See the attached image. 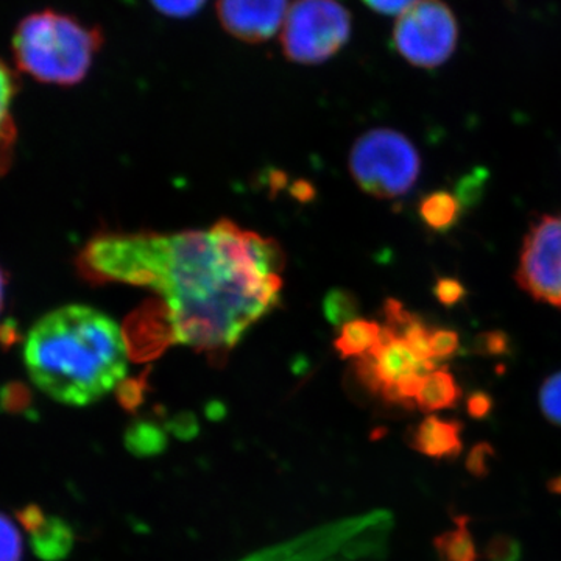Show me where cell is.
<instances>
[{
	"instance_id": "cell-22",
	"label": "cell",
	"mask_w": 561,
	"mask_h": 561,
	"mask_svg": "<svg viewBox=\"0 0 561 561\" xmlns=\"http://www.w3.org/2000/svg\"><path fill=\"white\" fill-rule=\"evenodd\" d=\"M486 173L472 172L463 176L457 186L456 197L463 208H471L474 203L481 201L483 186H485Z\"/></svg>"
},
{
	"instance_id": "cell-4",
	"label": "cell",
	"mask_w": 561,
	"mask_h": 561,
	"mask_svg": "<svg viewBox=\"0 0 561 561\" xmlns=\"http://www.w3.org/2000/svg\"><path fill=\"white\" fill-rule=\"evenodd\" d=\"M350 171L362 191L379 201H391L415 186L421 158L408 136L391 128H375L354 142Z\"/></svg>"
},
{
	"instance_id": "cell-32",
	"label": "cell",
	"mask_w": 561,
	"mask_h": 561,
	"mask_svg": "<svg viewBox=\"0 0 561 561\" xmlns=\"http://www.w3.org/2000/svg\"><path fill=\"white\" fill-rule=\"evenodd\" d=\"M548 489L553 494H561V474L556 476V478L548 482Z\"/></svg>"
},
{
	"instance_id": "cell-27",
	"label": "cell",
	"mask_w": 561,
	"mask_h": 561,
	"mask_svg": "<svg viewBox=\"0 0 561 561\" xmlns=\"http://www.w3.org/2000/svg\"><path fill=\"white\" fill-rule=\"evenodd\" d=\"M144 390H146V383L144 382H122L119 389H117V398H119L122 408L127 409L128 412L136 411L142 404Z\"/></svg>"
},
{
	"instance_id": "cell-2",
	"label": "cell",
	"mask_w": 561,
	"mask_h": 561,
	"mask_svg": "<svg viewBox=\"0 0 561 561\" xmlns=\"http://www.w3.org/2000/svg\"><path fill=\"white\" fill-rule=\"evenodd\" d=\"M130 351L111 317L91 306L69 305L33 324L22 354L32 382L43 393L83 408L124 382Z\"/></svg>"
},
{
	"instance_id": "cell-26",
	"label": "cell",
	"mask_w": 561,
	"mask_h": 561,
	"mask_svg": "<svg viewBox=\"0 0 561 561\" xmlns=\"http://www.w3.org/2000/svg\"><path fill=\"white\" fill-rule=\"evenodd\" d=\"M511 350V339L501 331H490L479 335L478 353L486 354V356H502Z\"/></svg>"
},
{
	"instance_id": "cell-29",
	"label": "cell",
	"mask_w": 561,
	"mask_h": 561,
	"mask_svg": "<svg viewBox=\"0 0 561 561\" xmlns=\"http://www.w3.org/2000/svg\"><path fill=\"white\" fill-rule=\"evenodd\" d=\"M371 10L381 14H402L419 0H364Z\"/></svg>"
},
{
	"instance_id": "cell-16",
	"label": "cell",
	"mask_w": 561,
	"mask_h": 561,
	"mask_svg": "<svg viewBox=\"0 0 561 561\" xmlns=\"http://www.w3.org/2000/svg\"><path fill=\"white\" fill-rule=\"evenodd\" d=\"M382 327L376 321L356 319L351 320L343 327L341 337L337 339L339 353L343 357H359L365 356L379 341Z\"/></svg>"
},
{
	"instance_id": "cell-7",
	"label": "cell",
	"mask_w": 561,
	"mask_h": 561,
	"mask_svg": "<svg viewBox=\"0 0 561 561\" xmlns=\"http://www.w3.org/2000/svg\"><path fill=\"white\" fill-rule=\"evenodd\" d=\"M393 43L402 58L416 68L445 65L459 43V24L440 0H419L394 25Z\"/></svg>"
},
{
	"instance_id": "cell-12",
	"label": "cell",
	"mask_w": 561,
	"mask_h": 561,
	"mask_svg": "<svg viewBox=\"0 0 561 561\" xmlns=\"http://www.w3.org/2000/svg\"><path fill=\"white\" fill-rule=\"evenodd\" d=\"M20 88L16 72L0 58V176L7 175L13 164L18 128L11 110Z\"/></svg>"
},
{
	"instance_id": "cell-9",
	"label": "cell",
	"mask_w": 561,
	"mask_h": 561,
	"mask_svg": "<svg viewBox=\"0 0 561 561\" xmlns=\"http://www.w3.org/2000/svg\"><path fill=\"white\" fill-rule=\"evenodd\" d=\"M287 0H217L225 31L245 43H265L278 33L287 16Z\"/></svg>"
},
{
	"instance_id": "cell-31",
	"label": "cell",
	"mask_w": 561,
	"mask_h": 561,
	"mask_svg": "<svg viewBox=\"0 0 561 561\" xmlns=\"http://www.w3.org/2000/svg\"><path fill=\"white\" fill-rule=\"evenodd\" d=\"M5 290H7V273L0 267V312L3 309V302H5Z\"/></svg>"
},
{
	"instance_id": "cell-30",
	"label": "cell",
	"mask_w": 561,
	"mask_h": 561,
	"mask_svg": "<svg viewBox=\"0 0 561 561\" xmlns=\"http://www.w3.org/2000/svg\"><path fill=\"white\" fill-rule=\"evenodd\" d=\"M168 430L172 431L176 437L180 438H192L197 435L198 424L191 413H183V415L176 416L171 423L168 424Z\"/></svg>"
},
{
	"instance_id": "cell-25",
	"label": "cell",
	"mask_w": 561,
	"mask_h": 561,
	"mask_svg": "<svg viewBox=\"0 0 561 561\" xmlns=\"http://www.w3.org/2000/svg\"><path fill=\"white\" fill-rule=\"evenodd\" d=\"M206 0H151L154 9L165 16L190 18L205 5Z\"/></svg>"
},
{
	"instance_id": "cell-3",
	"label": "cell",
	"mask_w": 561,
	"mask_h": 561,
	"mask_svg": "<svg viewBox=\"0 0 561 561\" xmlns=\"http://www.w3.org/2000/svg\"><path fill=\"white\" fill-rule=\"evenodd\" d=\"M105 35L76 16L51 9L28 14L13 33L18 69L32 79L57 87H76L90 72Z\"/></svg>"
},
{
	"instance_id": "cell-18",
	"label": "cell",
	"mask_w": 561,
	"mask_h": 561,
	"mask_svg": "<svg viewBox=\"0 0 561 561\" xmlns=\"http://www.w3.org/2000/svg\"><path fill=\"white\" fill-rule=\"evenodd\" d=\"M538 405L549 423L561 427V371L545 379L538 391Z\"/></svg>"
},
{
	"instance_id": "cell-20",
	"label": "cell",
	"mask_w": 561,
	"mask_h": 561,
	"mask_svg": "<svg viewBox=\"0 0 561 561\" xmlns=\"http://www.w3.org/2000/svg\"><path fill=\"white\" fill-rule=\"evenodd\" d=\"M483 557L486 561H522L523 546L512 535H494L486 545Z\"/></svg>"
},
{
	"instance_id": "cell-15",
	"label": "cell",
	"mask_w": 561,
	"mask_h": 561,
	"mask_svg": "<svg viewBox=\"0 0 561 561\" xmlns=\"http://www.w3.org/2000/svg\"><path fill=\"white\" fill-rule=\"evenodd\" d=\"M463 206L456 194L448 191H435L420 202L421 220L432 231L446 232L459 221Z\"/></svg>"
},
{
	"instance_id": "cell-1",
	"label": "cell",
	"mask_w": 561,
	"mask_h": 561,
	"mask_svg": "<svg viewBox=\"0 0 561 561\" xmlns=\"http://www.w3.org/2000/svg\"><path fill=\"white\" fill-rule=\"evenodd\" d=\"M283 262L275 241L220 220L208 230L95 236L77 268L90 283L157 291L171 342L225 353L275 308Z\"/></svg>"
},
{
	"instance_id": "cell-19",
	"label": "cell",
	"mask_w": 561,
	"mask_h": 561,
	"mask_svg": "<svg viewBox=\"0 0 561 561\" xmlns=\"http://www.w3.org/2000/svg\"><path fill=\"white\" fill-rule=\"evenodd\" d=\"M24 542L16 524L0 512V561H22Z\"/></svg>"
},
{
	"instance_id": "cell-11",
	"label": "cell",
	"mask_w": 561,
	"mask_h": 561,
	"mask_svg": "<svg viewBox=\"0 0 561 561\" xmlns=\"http://www.w3.org/2000/svg\"><path fill=\"white\" fill-rule=\"evenodd\" d=\"M460 421L430 415L408 432L409 446L413 451L434 460L456 459L463 449Z\"/></svg>"
},
{
	"instance_id": "cell-13",
	"label": "cell",
	"mask_w": 561,
	"mask_h": 561,
	"mask_svg": "<svg viewBox=\"0 0 561 561\" xmlns=\"http://www.w3.org/2000/svg\"><path fill=\"white\" fill-rule=\"evenodd\" d=\"M461 400V389L449 368H435L421 382L416 394V408L424 413L448 411Z\"/></svg>"
},
{
	"instance_id": "cell-17",
	"label": "cell",
	"mask_w": 561,
	"mask_h": 561,
	"mask_svg": "<svg viewBox=\"0 0 561 561\" xmlns=\"http://www.w3.org/2000/svg\"><path fill=\"white\" fill-rule=\"evenodd\" d=\"M125 448L136 457L160 456L168 448V435L160 424L135 421L125 431Z\"/></svg>"
},
{
	"instance_id": "cell-23",
	"label": "cell",
	"mask_w": 561,
	"mask_h": 561,
	"mask_svg": "<svg viewBox=\"0 0 561 561\" xmlns=\"http://www.w3.org/2000/svg\"><path fill=\"white\" fill-rule=\"evenodd\" d=\"M494 460V448L490 443L482 442L478 443L474 448L471 449L467 457V470L474 478H485L489 476L491 465Z\"/></svg>"
},
{
	"instance_id": "cell-14",
	"label": "cell",
	"mask_w": 561,
	"mask_h": 561,
	"mask_svg": "<svg viewBox=\"0 0 561 561\" xmlns=\"http://www.w3.org/2000/svg\"><path fill=\"white\" fill-rule=\"evenodd\" d=\"M454 529L445 530L434 540L438 561H482L474 537L468 529L467 516H457Z\"/></svg>"
},
{
	"instance_id": "cell-8",
	"label": "cell",
	"mask_w": 561,
	"mask_h": 561,
	"mask_svg": "<svg viewBox=\"0 0 561 561\" xmlns=\"http://www.w3.org/2000/svg\"><path fill=\"white\" fill-rule=\"evenodd\" d=\"M515 280L535 301L561 309V214H548L524 236Z\"/></svg>"
},
{
	"instance_id": "cell-24",
	"label": "cell",
	"mask_w": 561,
	"mask_h": 561,
	"mask_svg": "<svg viewBox=\"0 0 561 561\" xmlns=\"http://www.w3.org/2000/svg\"><path fill=\"white\" fill-rule=\"evenodd\" d=\"M434 294L438 302H442L446 308H453V306L463 301V298L467 297V289L459 279L445 276L435 284Z\"/></svg>"
},
{
	"instance_id": "cell-21",
	"label": "cell",
	"mask_w": 561,
	"mask_h": 561,
	"mask_svg": "<svg viewBox=\"0 0 561 561\" xmlns=\"http://www.w3.org/2000/svg\"><path fill=\"white\" fill-rule=\"evenodd\" d=\"M460 350L459 332L446 330V328H437L431 330V351L432 359L435 362L451 359L454 354Z\"/></svg>"
},
{
	"instance_id": "cell-10",
	"label": "cell",
	"mask_w": 561,
	"mask_h": 561,
	"mask_svg": "<svg viewBox=\"0 0 561 561\" xmlns=\"http://www.w3.org/2000/svg\"><path fill=\"white\" fill-rule=\"evenodd\" d=\"M16 516L27 530L33 552L39 560L61 561L72 551L76 535L58 516L46 515L38 505H27Z\"/></svg>"
},
{
	"instance_id": "cell-28",
	"label": "cell",
	"mask_w": 561,
	"mask_h": 561,
	"mask_svg": "<svg viewBox=\"0 0 561 561\" xmlns=\"http://www.w3.org/2000/svg\"><path fill=\"white\" fill-rule=\"evenodd\" d=\"M494 401L485 391H474L467 401V411L471 419L485 420L493 411Z\"/></svg>"
},
{
	"instance_id": "cell-6",
	"label": "cell",
	"mask_w": 561,
	"mask_h": 561,
	"mask_svg": "<svg viewBox=\"0 0 561 561\" xmlns=\"http://www.w3.org/2000/svg\"><path fill=\"white\" fill-rule=\"evenodd\" d=\"M362 383L371 393L391 404L416 408V394L423 379L437 367V362L421 360L400 332L383 324L376 345L356 364Z\"/></svg>"
},
{
	"instance_id": "cell-5",
	"label": "cell",
	"mask_w": 561,
	"mask_h": 561,
	"mask_svg": "<svg viewBox=\"0 0 561 561\" xmlns=\"http://www.w3.org/2000/svg\"><path fill=\"white\" fill-rule=\"evenodd\" d=\"M350 11L337 0H295L284 21V55L300 65H320L348 43Z\"/></svg>"
}]
</instances>
